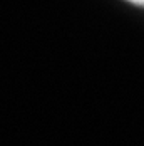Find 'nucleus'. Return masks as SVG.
Segmentation results:
<instances>
[{
    "label": "nucleus",
    "instance_id": "1",
    "mask_svg": "<svg viewBox=\"0 0 144 146\" xmlns=\"http://www.w3.org/2000/svg\"><path fill=\"white\" fill-rule=\"evenodd\" d=\"M126 2L134 3V5H141V7H144V0H126Z\"/></svg>",
    "mask_w": 144,
    "mask_h": 146
}]
</instances>
